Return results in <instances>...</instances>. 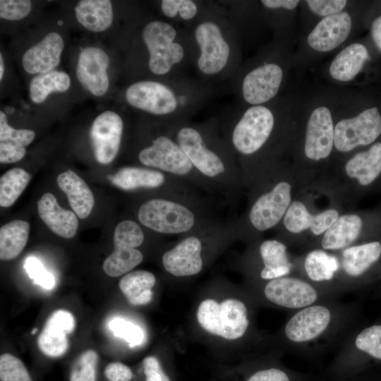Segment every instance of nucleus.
Listing matches in <instances>:
<instances>
[{
    "mask_svg": "<svg viewBox=\"0 0 381 381\" xmlns=\"http://www.w3.org/2000/svg\"><path fill=\"white\" fill-rule=\"evenodd\" d=\"M381 366V322L356 329L337 350L325 379L353 376Z\"/></svg>",
    "mask_w": 381,
    "mask_h": 381,
    "instance_id": "nucleus-2",
    "label": "nucleus"
},
{
    "mask_svg": "<svg viewBox=\"0 0 381 381\" xmlns=\"http://www.w3.org/2000/svg\"><path fill=\"white\" fill-rule=\"evenodd\" d=\"M4 72V64L2 54H0V80L2 79Z\"/></svg>",
    "mask_w": 381,
    "mask_h": 381,
    "instance_id": "nucleus-51",
    "label": "nucleus"
},
{
    "mask_svg": "<svg viewBox=\"0 0 381 381\" xmlns=\"http://www.w3.org/2000/svg\"><path fill=\"white\" fill-rule=\"evenodd\" d=\"M286 73V65L276 59L254 66L243 78V99L250 106L267 104L279 94Z\"/></svg>",
    "mask_w": 381,
    "mask_h": 381,
    "instance_id": "nucleus-12",
    "label": "nucleus"
},
{
    "mask_svg": "<svg viewBox=\"0 0 381 381\" xmlns=\"http://www.w3.org/2000/svg\"><path fill=\"white\" fill-rule=\"evenodd\" d=\"M325 381H381V377L375 375L373 370H368L353 376L343 378L325 379Z\"/></svg>",
    "mask_w": 381,
    "mask_h": 381,
    "instance_id": "nucleus-49",
    "label": "nucleus"
},
{
    "mask_svg": "<svg viewBox=\"0 0 381 381\" xmlns=\"http://www.w3.org/2000/svg\"><path fill=\"white\" fill-rule=\"evenodd\" d=\"M295 274L338 296L336 279L339 270L337 252L320 248L310 249L303 256L294 259Z\"/></svg>",
    "mask_w": 381,
    "mask_h": 381,
    "instance_id": "nucleus-17",
    "label": "nucleus"
},
{
    "mask_svg": "<svg viewBox=\"0 0 381 381\" xmlns=\"http://www.w3.org/2000/svg\"><path fill=\"white\" fill-rule=\"evenodd\" d=\"M144 381H171L159 361L154 356L145 357L142 363Z\"/></svg>",
    "mask_w": 381,
    "mask_h": 381,
    "instance_id": "nucleus-46",
    "label": "nucleus"
},
{
    "mask_svg": "<svg viewBox=\"0 0 381 381\" xmlns=\"http://www.w3.org/2000/svg\"><path fill=\"white\" fill-rule=\"evenodd\" d=\"M335 114L334 148L347 155L366 147L381 138V112L370 107L356 113Z\"/></svg>",
    "mask_w": 381,
    "mask_h": 381,
    "instance_id": "nucleus-6",
    "label": "nucleus"
},
{
    "mask_svg": "<svg viewBox=\"0 0 381 381\" xmlns=\"http://www.w3.org/2000/svg\"><path fill=\"white\" fill-rule=\"evenodd\" d=\"M78 21L92 32L108 29L113 21L112 5L109 0H83L75 8Z\"/></svg>",
    "mask_w": 381,
    "mask_h": 381,
    "instance_id": "nucleus-32",
    "label": "nucleus"
},
{
    "mask_svg": "<svg viewBox=\"0 0 381 381\" xmlns=\"http://www.w3.org/2000/svg\"><path fill=\"white\" fill-rule=\"evenodd\" d=\"M123 120L116 112L105 111L94 120L90 138L97 161L107 164L116 157L121 145Z\"/></svg>",
    "mask_w": 381,
    "mask_h": 381,
    "instance_id": "nucleus-19",
    "label": "nucleus"
},
{
    "mask_svg": "<svg viewBox=\"0 0 381 381\" xmlns=\"http://www.w3.org/2000/svg\"><path fill=\"white\" fill-rule=\"evenodd\" d=\"M107 381H131L133 377L132 370L121 362H111L104 370Z\"/></svg>",
    "mask_w": 381,
    "mask_h": 381,
    "instance_id": "nucleus-47",
    "label": "nucleus"
},
{
    "mask_svg": "<svg viewBox=\"0 0 381 381\" xmlns=\"http://www.w3.org/2000/svg\"><path fill=\"white\" fill-rule=\"evenodd\" d=\"M370 34L374 43L381 52V14L372 22Z\"/></svg>",
    "mask_w": 381,
    "mask_h": 381,
    "instance_id": "nucleus-50",
    "label": "nucleus"
},
{
    "mask_svg": "<svg viewBox=\"0 0 381 381\" xmlns=\"http://www.w3.org/2000/svg\"><path fill=\"white\" fill-rule=\"evenodd\" d=\"M99 356L94 350H87L72 363L68 381H97Z\"/></svg>",
    "mask_w": 381,
    "mask_h": 381,
    "instance_id": "nucleus-39",
    "label": "nucleus"
},
{
    "mask_svg": "<svg viewBox=\"0 0 381 381\" xmlns=\"http://www.w3.org/2000/svg\"><path fill=\"white\" fill-rule=\"evenodd\" d=\"M138 217L142 224L162 234H180L190 230L195 217L185 206L164 199H152L143 203Z\"/></svg>",
    "mask_w": 381,
    "mask_h": 381,
    "instance_id": "nucleus-13",
    "label": "nucleus"
},
{
    "mask_svg": "<svg viewBox=\"0 0 381 381\" xmlns=\"http://www.w3.org/2000/svg\"><path fill=\"white\" fill-rule=\"evenodd\" d=\"M57 184L67 195L69 205L80 219L87 217L95 204L93 193L85 181L68 169L57 177Z\"/></svg>",
    "mask_w": 381,
    "mask_h": 381,
    "instance_id": "nucleus-31",
    "label": "nucleus"
},
{
    "mask_svg": "<svg viewBox=\"0 0 381 381\" xmlns=\"http://www.w3.org/2000/svg\"><path fill=\"white\" fill-rule=\"evenodd\" d=\"M177 143L193 166L201 173L214 177L225 170L219 157L208 149L200 133L194 128L183 127L177 133Z\"/></svg>",
    "mask_w": 381,
    "mask_h": 381,
    "instance_id": "nucleus-24",
    "label": "nucleus"
},
{
    "mask_svg": "<svg viewBox=\"0 0 381 381\" xmlns=\"http://www.w3.org/2000/svg\"><path fill=\"white\" fill-rule=\"evenodd\" d=\"M109 327L114 336L125 340L131 347L138 346L144 341L143 329L132 322L115 318L110 321Z\"/></svg>",
    "mask_w": 381,
    "mask_h": 381,
    "instance_id": "nucleus-41",
    "label": "nucleus"
},
{
    "mask_svg": "<svg viewBox=\"0 0 381 381\" xmlns=\"http://www.w3.org/2000/svg\"><path fill=\"white\" fill-rule=\"evenodd\" d=\"M138 158L147 167L177 175L188 174L193 167L178 143L166 136L155 138L150 146L140 152Z\"/></svg>",
    "mask_w": 381,
    "mask_h": 381,
    "instance_id": "nucleus-20",
    "label": "nucleus"
},
{
    "mask_svg": "<svg viewBox=\"0 0 381 381\" xmlns=\"http://www.w3.org/2000/svg\"><path fill=\"white\" fill-rule=\"evenodd\" d=\"M24 267L30 278L34 283L46 289H51L54 286L55 280L52 273L47 272L42 262L35 257H28Z\"/></svg>",
    "mask_w": 381,
    "mask_h": 381,
    "instance_id": "nucleus-44",
    "label": "nucleus"
},
{
    "mask_svg": "<svg viewBox=\"0 0 381 381\" xmlns=\"http://www.w3.org/2000/svg\"><path fill=\"white\" fill-rule=\"evenodd\" d=\"M1 381H33L23 361L8 353L0 356Z\"/></svg>",
    "mask_w": 381,
    "mask_h": 381,
    "instance_id": "nucleus-40",
    "label": "nucleus"
},
{
    "mask_svg": "<svg viewBox=\"0 0 381 381\" xmlns=\"http://www.w3.org/2000/svg\"><path fill=\"white\" fill-rule=\"evenodd\" d=\"M177 31L164 21L153 20L143 28L142 37L149 53L150 71L158 75L168 73L185 54L183 47L175 42Z\"/></svg>",
    "mask_w": 381,
    "mask_h": 381,
    "instance_id": "nucleus-10",
    "label": "nucleus"
},
{
    "mask_svg": "<svg viewBox=\"0 0 381 381\" xmlns=\"http://www.w3.org/2000/svg\"><path fill=\"white\" fill-rule=\"evenodd\" d=\"M260 292L262 301L291 313L339 297L296 274L265 281Z\"/></svg>",
    "mask_w": 381,
    "mask_h": 381,
    "instance_id": "nucleus-7",
    "label": "nucleus"
},
{
    "mask_svg": "<svg viewBox=\"0 0 381 381\" xmlns=\"http://www.w3.org/2000/svg\"><path fill=\"white\" fill-rule=\"evenodd\" d=\"M75 326V319L70 312L65 310L54 311L37 338L40 350L52 358L63 356L68 347L66 335L73 331Z\"/></svg>",
    "mask_w": 381,
    "mask_h": 381,
    "instance_id": "nucleus-25",
    "label": "nucleus"
},
{
    "mask_svg": "<svg viewBox=\"0 0 381 381\" xmlns=\"http://www.w3.org/2000/svg\"><path fill=\"white\" fill-rule=\"evenodd\" d=\"M259 255L262 267L259 277L269 281L295 274L294 259L287 250V246L282 241L270 239L264 241L259 246Z\"/></svg>",
    "mask_w": 381,
    "mask_h": 381,
    "instance_id": "nucleus-30",
    "label": "nucleus"
},
{
    "mask_svg": "<svg viewBox=\"0 0 381 381\" xmlns=\"http://www.w3.org/2000/svg\"><path fill=\"white\" fill-rule=\"evenodd\" d=\"M113 184L123 190L157 188L164 181L163 174L138 167H124L109 177Z\"/></svg>",
    "mask_w": 381,
    "mask_h": 381,
    "instance_id": "nucleus-35",
    "label": "nucleus"
},
{
    "mask_svg": "<svg viewBox=\"0 0 381 381\" xmlns=\"http://www.w3.org/2000/svg\"><path fill=\"white\" fill-rule=\"evenodd\" d=\"M32 4L28 0H1L0 17L8 20L25 18L31 11Z\"/></svg>",
    "mask_w": 381,
    "mask_h": 381,
    "instance_id": "nucleus-45",
    "label": "nucleus"
},
{
    "mask_svg": "<svg viewBox=\"0 0 381 381\" xmlns=\"http://www.w3.org/2000/svg\"><path fill=\"white\" fill-rule=\"evenodd\" d=\"M359 320L356 303L329 299L291 312L277 339L286 351L316 356L338 350L359 327Z\"/></svg>",
    "mask_w": 381,
    "mask_h": 381,
    "instance_id": "nucleus-1",
    "label": "nucleus"
},
{
    "mask_svg": "<svg viewBox=\"0 0 381 381\" xmlns=\"http://www.w3.org/2000/svg\"><path fill=\"white\" fill-rule=\"evenodd\" d=\"M30 175L23 169L15 167L0 179V205L8 207L14 204L30 181Z\"/></svg>",
    "mask_w": 381,
    "mask_h": 381,
    "instance_id": "nucleus-37",
    "label": "nucleus"
},
{
    "mask_svg": "<svg viewBox=\"0 0 381 381\" xmlns=\"http://www.w3.org/2000/svg\"><path fill=\"white\" fill-rule=\"evenodd\" d=\"M196 318L207 333L231 341L246 337L251 327L248 306L235 298L221 302L211 298L203 300L198 307Z\"/></svg>",
    "mask_w": 381,
    "mask_h": 381,
    "instance_id": "nucleus-4",
    "label": "nucleus"
},
{
    "mask_svg": "<svg viewBox=\"0 0 381 381\" xmlns=\"http://www.w3.org/2000/svg\"><path fill=\"white\" fill-rule=\"evenodd\" d=\"M161 10L163 14L169 18L177 16L185 20L193 19L198 13V6L191 0H162Z\"/></svg>",
    "mask_w": 381,
    "mask_h": 381,
    "instance_id": "nucleus-43",
    "label": "nucleus"
},
{
    "mask_svg": "<svg viewBox=\"0 0 381 381\" xmlns=\"http://www.w3.org/2000/svg\"><path fill=\"white\" fill-rule=\"evenodd\" d=\"M276 110L267 104L249 106L232 133V143L242 155L258 152L268 141L277 123Z\"/></svg>",
    "mask_w": 381,
    "mask_h": 381,
    "instance_id": "nucleus-9",
    "label": "nucleus"
},
{
    "mask_svg": "<svg viewBox=\"0 0 381 381\" xmlns=\"http://www.w3.org/2000/svg\"><path fill=\"white\" fill-rule=\"evenodd\" d=\"M369 59V51L364 44L348 43L327 65L326 75L333 83L350 85L361 73Z\"/></svg>",
    "mask_w": 381,
    "mask_h": 381,
    "instance_id": "nucleus-22",
    "label": "nucleus"
},
{
    "mask_svg": "<svg viewBox=\"0 0 381 381\" xmlns=\"http://www.w3.org/2000/svg\"><path fill=\"white\" fill-rule=\"evenodd\" d=\"M40 217L56 235L73 238L78 227V220L75 212L61 207L51 193H44L37 202Z\"/></svg>",
    "mask_w": 381,
    "mask_h": 381,
    "instance_id": "nucleus-29",
    "label": "nucleus"
},
{
    "mask_svg": "<svg viewBox=\"0 0 381 381\" xmlns=\"http://www.w3.org/2000/svg\"><path fill=\"white\" fill-rule=\"evenodd\" d=\"M351 2L346 0H307L301 1V6L306 14L307 20L310 18L312 27L318 20L328 16L339 13L350 7Z\"/></svg>",
    "mask_w": 381,
    "mask_h": 381,
    "instance_id": "nucleus-38",
    "label": "nucleus"
},
{
    "mask_svg": "<svg viewBox=\"0 0 381 381\" xmlns=\"http://www.w3.org/2000/svg\"><path fill=\"white\" fill-rule=\"evenodd\" d=\"M237 381H316L312 377L289 368L276 356L244 365L237 371Z\"/></svg>",
    "mask_w": 381,
    "mask_h": 381,
    "instance_id": "nucleus-28",
    "label": "nucleus"
},
{
    "mask_svg": "<svg viewBox=\"0 0 381 381\" xmlns=\"http://www.w3.org/2000/svg\"><path fill=\"white\" fill-rule=\"evenodd\" d=\"M355 27V18L350 7L322 18L305 32L296 54L302 61L340 50L349 42Z\"/></svg>",
    "mask_w": 381,
    "mask_h": 381,
    "instance_id": "nucleus-5",
    "label": "nucleus"
},
{
    "mask_svg": "<svg viewBox=\"0 0 381 381\" xmlns=\"http://www.w3.org/2000/svg\"><path fill=\"white\" fill-rule=\"evenodd\" d=\"M336 107L327 99H318L308 107L303 132V154L310 162L327 160L333 153Z\"/></svg>",
    "mask_w": 381,
    "mask_h": 381,
    "instance_id": "nucleus-8",
    "label": "nucleus"
},
{
    "mask_svg": "<svg viewBox=\"0 0 381 381\" xmlns=\"http://www.w3.org/2000/svg\"><path fill=\"white\" fill-rule=\"evenodd\" d=\"M70 85V77L64 71H51L38 74L30 83V99L32 102L40 104L52 92H65Z\"/></svg>",
    "mask_w": 381,
    "mask_h": 381,
    "instance_id": "nucleus-36",
    "label": "nucleus"
},
{
    "mask_svg": "<svg viewBox=\"0 0 381 381\" xmlns=\"http://www.w3.org/2000/svg\"><path fill=\"white\" fill-rule=\"evenodd\" d=\"M337 253L339 270L336 288L341 295L381 279V238L353 245Z\"/></svg>",
    "mask_w": 381,
    "mask_h": 381,
    "instance_id": "nucleus-3",
    "label": "nucleus"
},
{
    "mask_svg": "<svg viewBox=\"0 0 381 381\" xmlns=\"http://www.w3.org/2000/svg\"><path fill=\"white\" fill-rule=\"evenodd\" d=\"M156 283L155 275L146 270H135L126 273L119 282V288L128 302L133 306L150 303L152 298V288Z\"/></svg>",
    "mask_w": 381,
    "mask_h": 381,
    "instance_id": "nucleus-33",
    "label": "nucleus"
},
{
    "mask_svg": "<svg viewBox=\"0 0 381 381\" xmlns=\"http://www.w3.org/2000/svg\"><path fill=\"white\" fill-rule=\"evenodd\" d=\"M109 64L108 55L99 47H87L80 53L75 69L77 78L83 87L95 96H102L108 90Z\"/></svg>",
    "mask_w": 381,
    "mask_h": 381,
    "instance_id": "nucleus-21",
    "label": "nucleus"
},
{
    "mask_svg": "<svg viewBox=\"0 0 381 381\" xmlns=\"http://www.w3.org/2000/svg\"><path fill=\"white\" fill-rule=\"evenodd\" d=\"M35 137V133L28 129H16L7 122L3 111H0V143H6L20 147L29 145Z\"/></svg>",
    "mask_w": 381,
    "mask_h": 381,
    "instance_id": "nucleus-42",
    "label": "nucleus"
},
{
    "mask_svg": "<svg viewBox=\"0 0 381 381\" xmlns=\"http://www.w3.org/2000/svg\"><path fill=\"white\" fill-rule=\"evenodd\" d=\"M26 154L24 147L16 145L0 143V162L10 164L21 160Z\"/></svg>",
    "mask_w": 381,
    "mask_h": 381,
    "instance_id": "nucleus-48",
    "label": "nucleus"
},
{
    "mask_svg": "<svg viewBox=\"0 0 381 381\" xmlns=\"http://www.w3.org/2000/svg\"><path fill=\"white\" fill-rule=\"evenodd\" d=\"M144 241L139 225L131 220L119 223L114 233V250L103 263L104 272L116 277L128 273L143 260V255L135 248Z\"/></svg>",
    "mask_w": 381,
    "mask_h": 381,
    "instance_id": "nucleus-11",
    "label": "nucleus"
},
{
    "mask_svg": "<svg viewBox=\"0 0 381 381\" xmlns=\"http://www.w3.org/2000/svg\"><path fill=\"white\" fill-rule=\"evenodd\" d=\"M37 332V328H35L32 332V334H35L36 332Z\"/></svg>",
    "mask_w": 381,
    "mask_h": 381,
    "instance_id": "nucleus-52",
    "label": "nucleus"
},
{
    "mask_svg": "<svg viewBox=\"0 0 381 381\" xmlns=\"http://www.w3.org/2000/svg\"><path fill=\"white\" fill-rule=\"evenodd\" d=\"M195 39L200 49L197 60L199 71L214 75L226 66L231 47L218 23L212 20L200 22L195 29Z\"/></svg>",
    "mask_w": 381,
    "mask_h": 381,
    "instance_id": "nucleus-14",
    "label": "nucleus"
},
{
    "mask_svg": "<svg viewBox=\"0 0 381 381\" xmlns=\"http://www.w3.org/2000/svg\"><path fill=\"white\" fill-rule=\"evenodd\" d=\"M201 251L200 239L195 236L187 237L163 255V266L175 277L197 274L202 268Z\"/></svg>",
    "mask_w": 381,
    "mask_h": 381,
    "instance_id": "nucleus-26",
    "label": "nucleus"
},
{
    "mask_svg": "<svg viewBox=\"0 0 381 381\" xmlns=\"http://www.w3.org/2000/svg\"><path fill=\"white\" fill-rule=\"evenodd\" d=\"M30 233V224L15 219L3 225L0 229V259L11 260L16 258L27 244Z\"/></svg>",
    "mask_w": 381,
    "mask_h": 381,
    "instance_id": "nucleus-34",
    "label": "nucleus"
},
{
    "mask_svg": "<svg viewBox=\"0 0 381 381\" xmlns=\"http://www.w3.org/2000/svg\"><path fill=\"white\" fill-rule=\"evenodd\" d=\"M64 47L61 36L55 32L47 34L23 54L22 64L30 74H41L53 70L60 63Z\"/></svg>",
    "mask_w": 381,
    "mask_h": 381,
    "instance_id": "nucleus-27",
    "label": "nucleus"
},
{
    "mask_svg": "<svg viewBox=\"0 0 381 381\" xmlns=\"http://www.w3.org/2000/svg\"><path fill=\"white\" fill-rule=\"evenodd\" d=\"M126 99L133 107L155 114L168 115L179 106V98L172 88L152 80H141L126 90Z\"/></svg>",
    "mask_w": 381,
    "mask_h": 381,
    "instance_id": "nucleus-15",
    "label": "nucleus"
},
{
    "mask_svg": "<svg viewBox=\"0 0 381 381\" xmlns=\"http://www.w3.org/2000/svg\"><path fill=\"white\" fill-rule=\"evenodd\" d=\"M343 171L359 193L381 187V140L353 152Z\"/></svg>",
    "mask_w": 381,
    "mask_h": 381,
    "instance_id": "nucleus-16",
    "label": "nucleus"
},
{
    "mask_svg": "<svg viewBox=\"0 0 381 381\" xmlns=\"http://www.w3.org/2000/svg\"><path fill=\"white\" fill-rule=\"evenodd\" d=\"M292 185L282 181L269 192L260 196L249 212V220L258 231L277 225L284 217L292 202Z\"/></svg>",
    "mask_w": 381,
    "mask_h": 381,
    "instance_id": "nucleus-18",
    "label": "nucleus"
},
{
    "mask_svg": "<svg viewBox=\"0 0 381 381\" xmlns=\"http://www.w3.org/2000/svg\"><path fill=\"white\" fill-rule=\"evenodd\" d=\"M337 209L329 208L312 214L304 202L293 200L287 210L283 224L291 234L298 235L306 230L315 236H322L339 217Z\"/></svg>",
    "mask_w": 381,
    "mask_h": 381,
    "instance_id": "nucleus-23",
    "label": "nucleus"
}]
</instances>
